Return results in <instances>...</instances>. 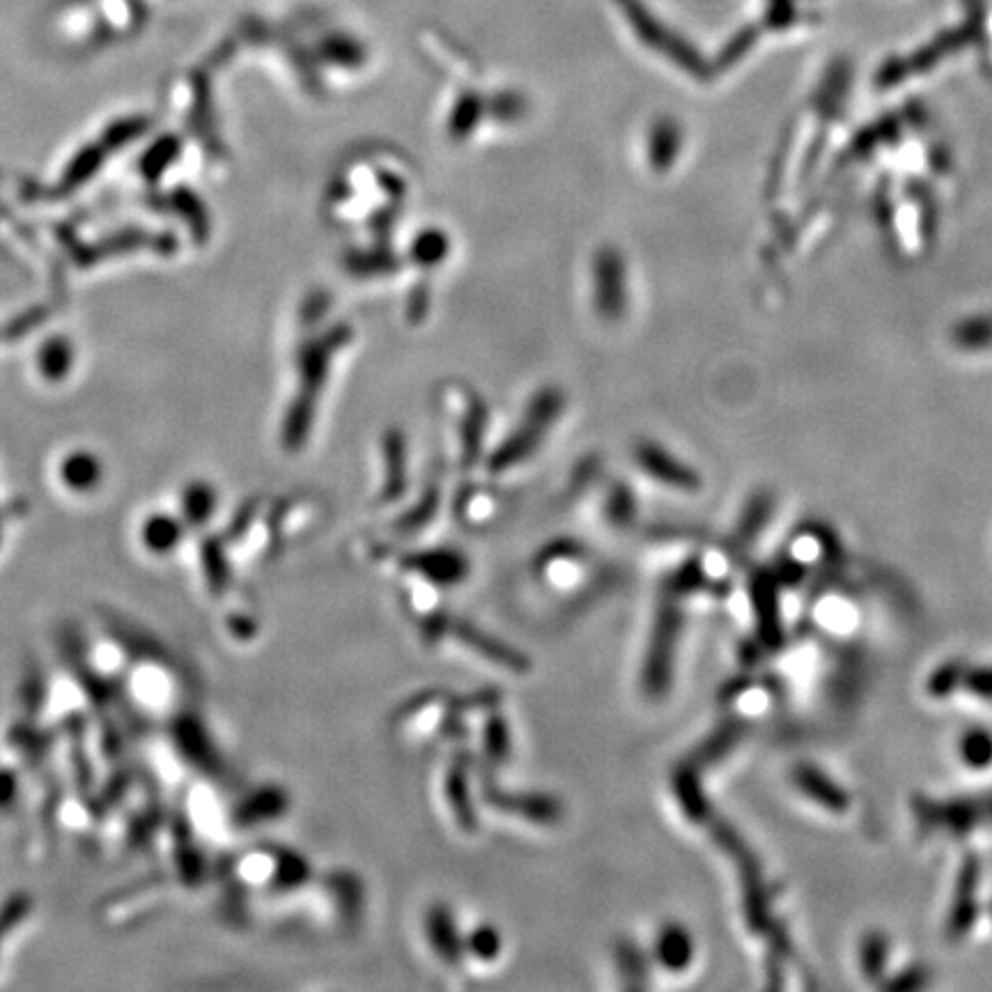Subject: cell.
<instances>
[{"instance_id":"6da1fadb","label":"cell","mask_w":992,"mask_h":992,"mask_svg":"<svg viewBox=\"0 0 992 992\" xmlns=\"http://www.w3.org/2000/svg\"><path fill=\"white\" fill-rule=\"evenodd\" d=\"M680 611L674 600H664V605L657 611V623L651 641L646 672H643V687L651 697H662L666 694L668 685H672L674 674V657H676V643L680 636Z\"/></svg>"},{"instance_id":"7a4b0ae2","label":"cell","mask_w":992,"mask_h":992,"mask_svg":"<svg viewBox=\"0 0 992 992\" xmlns=\"http://www.w3.org/2000/svg\"><path fill=\"white\" fill-rule=\"evenodd\" d=\"M563 407L561 395L556 391H544L538 395L536 405L529 409L525 426L519 432H515L504 449L494 455L492 460V469L494 471H504L517 462H522L536 446L540 443L544 430L550 428L552 420L559 416Z\"/></svg>"},{"instance_id":"3957f363","label":"cell","mask_w":992,"mask_h":992,"mask_svg":"<svg viewBox=\"0 0 992 992\" xmlns=\"http://www.w3.org/2000/svg\"><path fill=\"white\" fill-rule=\"evenodd\" d=\"M595 306L605 319H618L628 306L625 264L611 248H605L595 260Z\"/></svg>"},{"instance_id":"277c9868","label":"cell","mask_w":992,"mask_h":992,"mask_svg":"<svg viewBox=\"0 0 992 992\" xmlns=\"http://www.w3.org/2000/svg\"><path fill=\"white\" fill-rule=\"evenodd\" d=\"M752 602L756 611L758 634L767 649L779 651L784 643V628H781V611H779V595H777V579L775 575L758 573L752 579Z\"/></svg>"},{"instance_id":"5b68a950","label":"cell","mask_w":992,"mask_h":992,"mask_svg":"<svg viewBox=\"0 0 992 992\" xmlns=\"http://www.w3.org/2000/svg\"><path fill=\"white\" fill-rule=\"evenodd\" d=\"M924 821L933 825H945L942 830H951L954 834H962L974 830L979 823L992 821V798L981 800H956L949 804H937L933 809L922 811Z\"/></svg>"},{"instance_id":"8992f818","label":"cell","mask_w":992,"mask_h":992,"mask_svg":"<svg viewBox=\"0 0 992 992\" xmlns=\"http://www.w3.org/2000/svg\"><path fill=\"white\" fill-rule=\"evenodd\" d=\"M636 462L646 474H651L655 481L664 485L680 489H697L701 485L699 476L694 474L689 466L678 462L674 455H668L655 443H641L636 449Z\"/></svg>"},{"instance_id":"52a82bcc","label":"cell","mask_w":992,"mask_h":992,"mask_svg":"<svg viewBox=\"0 0 992 992\" xmlns=\"http://www.w3.org/2000/svg\"><path fill=\"white\" fill-rule=\"evenodd\" d=\"M792 781L800 788L802 796H807L809 800H813L815 804L825 807L827 811L834 813H846L850 807V798L848 792L843 790L836 781H832L827 775H823L818 767L813 765H800L792 773Z\"/></svg>"},{"instance_id":"ba28073f","label":"cell","mask_w":992,"mask_h":992,"mask_svg":"<svg viewBox=\"0 0 992 992\" xmlns=\"http://www.w3.org/2000/svg\"><path fill=\"white\" fill-rule=\"evenodd\" d=\"M977 889H979V864L977 859H967L956 889V901L949 916V935L954 939L962 937L977 922Z\"/></svg>"},{"instance_id":"9c48e42d","label":"cell","mask_w":992,"mask_h":992,"mask_svg":"<svg viewBox=\"0 0 992 992\" xmlns=\"http://www.w3.org/2000/svg\"><path fill=\"white\" fill-rule=\"evenodd\" d=\"M288 809V798L281 788H264L256 796L246 798V802L237 804L235 813H233V823L239 825L241 830L253 827L258 823L271 821V818L283 815Z\"/></svg>"},{"instance_id":"30bf717a","label":"cell","mask_w":992,"mask_h":992,"mask_svg":"<svg viewBox=\"0 0 992 992\" xmlns=\"http://www.w3.org/2000/svg\"><path fill=\"white\" fill-rule=\"evenodd\" d=\"M655 956L666 967V970H674V972L685 970L694 956V942H691L689 933L678 924L664 926V931L657 937Z\"/></svg>"},{"instance_id":"8fae6325","label":"cell","mask_w":992,"mask_h":992,"mask_svg":"<svg viewBox=\"0 0 992 992\" xmlns=\"http://www.w3.org/2000/svg\"><path fill=\"white\" fill-rule=\"evenodd\" d=\"M412 565L420 575L437 584H458L466 577V561L453 552H432L412 559Z\"/></svg>"},{"instance_id":"7c38bea8","label":"cell","mask_w":992,"mask_h":992,"mask_svg":"<svg viewBox=\"0 0 992 992\" xmlns=\"http://www.w3.org/2000/svg\"><path fill=\"white\" fill-rule=\"evenodd\" d=\"M451 632H453L458 639H462V641L466 643V646H471V649L478 651L481 655H485V657H489V660H494V662H499V664L512 668V672H522V668H527V660H525L522 655L515 653V651H510V649H506V646H499V643L492 641V639H487V636L481 634L478 630H471V628L464 625V623H453V625H451Z\"/></svg>"},{"instance_id":"4fadbf2b","label":"cell","mask_w":992,"mask_h":992,"mask_svg":"<svg viewBox=\"0 0 992 992\" xmlns=\"http://www.w3.org/2000/svg\"><path fill=\"white\" fill-rule=\"evenodd\" d=\"M680 145H683V132L678 129V124H674L672 120H660L649 138V147H651L649 157H651L653 168L657 172L672 168V164L676 161V157L680 153Z\"/></svg>"},{"instance_id":"5bb4252c","label":"cell","mask_w":992,"mask_h":992,"mask_svg":"<svg viewBox=\"0 0 992 992\" xmlns=\"http://www.w3.org/2000/svg\"><path fill=\"white\" fill-rule=\"evenodd\" d=\"M428 933H430L432 947L437 949V954H439L443 960L455 962V960L460 958L462 945H460V937H458V931H455V924H453V916L449 914V910H446V908H435V910L428 914Z\"/></svg>"},{"instance_id":"9a60e30c","label":"cell","mask_w":992,"mask_h":992,"mask_svg":"<svg viewBox=\"0 0 992 992\" xmlns=\"http://www.w3.org/2000/svg\"><path fill=\"white\" fill-rule=\"evenodd\" d=\"M140 542L147 554L168 556L178 550L180 529L170 519H150L140 529Z\"/></svg>"},{"instance_id":"2e32d148","label":"cell","mask_w":992,"mask_h":992,"mask_svg":"<svg viewBox=\"0 0 992 992\" xmlns=\"http://www.w3.org/2000/svg\"><path fill=\"white\" fill-rule=\"evenodd\" d=\"M960 758L972 770H985L992 765V733L988 729H967L958 742Z\"/></svg>"},{"instance_id":"e0dca14e","label":"cell","mask_w":992,"mask_h":992,"mask_svg":"<svg viewBox=\"0 0 992 992\" xmlns=\"http://www.w3.org/2000/svg\"><path fill=\"white\" fill-rule=\"evenodd\" d=\"M954 340L962 350L981 352L992 347V315L967 317L954 329Z\"/></svg>"},{"instance_id":"ac0fdd59","label":"cell","mask_w":992,"mask_h":992,"mask_svg":"<svg viewBox=\"0 0 992 992\" xmlns=\"http://www.w3.org/2000/svg\"><path fill=\"white\" fill-rule=\"evenodd\" d=\"M676 792L678 800L683 802L685 813L691 818V821H706L708 815V804L701 792L697 773L694 770H683L676 775Z\"/></svg>"},{"instance_id":"d6986e66","label":"cell","mask_w":992,"mask_h":992,"mask_svg":"<svg viewBox=\"0 0 992 992\" xmlns=\"http://www.w3.org/2000/svg\"><path fill=\"white\" fill-rule=\"evenodd\" d=\"M770 512H773L770 496L756 494L752 504L747 506V510H744V517L737 529V540L752 542L760 533V529L767 525V517H770Z\"/></svg>"},{"instance_id":"ffe728a7","label":"cell","mask_w":992,"mask_h":992,"mask_svg":"<svg viewBox=\"0 0 992 992\" xmlns=\"http://www.w3.org/2000/svg\"><path fill=\"white\" fill-rule=\"evenodd\" d=\"M889 956V942L880 933H871L861 942V970L864 974L876 981L882 977Z\"/></svg>"},{"instance_id":"44dd1931","label":"cell","mask_w":992,"mask_h":992,"mask_svg":"<svg viewBox=\"0 0 992 992\" xmlns=\"http://www.w3.org/2000/svg\"><path fill=\"white\" fill-rule=\"evenodd\" d=\"M449 800L451 807L458 815V821L464 830H474V813H471V804H469V792H466V781H464V767L455 765L449 777Z\"/></svg>"},{"instance_id":"7402d4cb","label":"cell","mask_w":992,"mask_h":992,"mask_svg":"<svg viewBox=\"0 0 992 992\" xmlns=\"http://www.w3.org/2000/svg\"><path fill=\"white\" fill-rule=\"evenodd\" d=\"M965 672H967V668L960 662H947V664L937 666L935 672H933V676L928 678L931 697H935V699L951 697V694L956 691V687L962 685Z\"/></svg>"},{"instance_id":"603a6c76","label":"cell","mask_w":992,"mask_h":992,"mask_svg":"<svg viewBox=\"0 0 992 992\" xmlns=\"http://www.w3.org/2000/svg\"><path fill=\"white\" fill-rule=\"evenodd\" d=\"M742 733H744V726L737 722L724 726L714 737H710L703 744V749L697 756V765H708V763H714L717 758H722L733 747V744H737Z\"/></svg>"},{"instance_id":"cb8c5ba5","label":"cell","mask_w":992,"mask_h":992,"mask_svg":"<svg viewBox=\"0 0 992 992\" xmlns=\"http://www.w3.org/2000/svg\"><path fill=\"white\" fill-rule=\"evenodd\" d=\"M446 251H449V239H446V235L439 233V230H428V233H424L416 239L412 253H414V260L418 264L432 267V264L443 260Z\"/></svg>"},{"instance_id":"d4e9b609","label":"cell","mask_w":992,"mask_h":992,"mask_svg":"<svg viewBox=\"0 0 992 992\" xmlns=\"http://www.w3.org/2000/svg\"><path fill=\"white\" fill-rule=\"evenodd\" d=\"M29 908H31V899L16 894L14 899H10L5 903L3 910H0V949H3L5 939H8L5 935H10L16 926H21L23 922H26Z\"/></svg>"},{"instance_id":"484cf974","label":"cell","mask_w":992,"mask_h":992,"mask_svg":"<svg viewBox=\"0 0 992 992\" xmlns=\"http://www.w3.org/2000/svg\"><path fill=\"white\" fill-rule=\"evenodd\" d=\"M962 687L983 701H992V666L967 668Z\"/></svg>"},{"instance_id":"4316f807","label":"cell","mask_w":992,"mask_h":992,"mask_svg":"<svg viewBox=\"0 0 992 992\" xmlns=\"http://www.w3.org/2000/svg\"><path fill=\"white\" fill-rule=\"evenodd\" d=\"M485 744H487L489 756L496 763H501L508 756L510 737H508V729H506V724L501 722V719H492V722H489L487 735H485Z\"/></svg>"},{"instance_id":"83f0119b","label":"cell","mask_w":992,"mask_h":992,"mask_svg":"<svg viewBox=\"0 0 992 992\" xmlns=\"http://www.w3.org/2000/svg\"><path fill=\"white\" fill-rule=\"evenodd\" d=\"M469 949L476 954V958H485V960L494 958L496 954H499V933L487 926L474 931V935H471V939H469Z\"/></svg>"},{"instance_id":"f1b7e54d","label":"cell","mask_w":992,"mask_h":992,"mask_svg":"<svg viewBox=\"0 0 992 992\" xmlns=\"http://www.w3.org/2000/svg\"><path fill=\"white\" fill-rule=\"evenodd\" d=\"M19 796H21L19 773L10 770V767H0V813L12 811Z\"/></svg>"},{"instance_id":"f546056e","label":"cell","mask_w":992,"mask_h":992,"mask_svg":"<svg viewBox=\"0 0 992 992\" xmlns=\"http://www.w3.org/2000/svg\"><path fill=\"white\" fill-rule=\"evenodd\" d=\"M388 441H391V443H388V460H391L388 494H395V492H401V489H403V474H405L403 455H405V449H403V441H401L398 437H393V439H388Z\"/></svg>"},{"instance_id":"4dcf8cb0","label":"cell","mask_w":992,"mask_h":992,"mask_svg":"<svg viewBox=\"0 0 992 992\" xmlns=\"http://www.w3.org/2000/svg\"><path fill=\"white\" fill-rule=\"evenodd\" d=\"M609 517L613 519L616 525H630L634 517V506H632V494L628 489H618L611 499V508H609Z\"/></svg>"},{"instance_id":"1f68e13d","label":"cell","mask_w":992,"mask_h":992,"mask_svg":"<svg viewBox=\"0 0 992 992\" xmlns=\"http://www.w3.org/2000/svg\"><path fill=\"white\" fill-rule=\"evenodd\" d=\"M926 981H928V974L922 970V967H914V970H908L897 981H889L887 988L889 990H916V988L926 985Z\"/></svg>"}]
</instances>
